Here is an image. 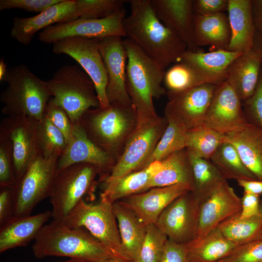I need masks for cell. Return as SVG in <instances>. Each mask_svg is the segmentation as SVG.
I'll return each mask as SVG.
<instances>
[{
    "label": "cell",
    "mask_w": 262,
    "mask_h": 262,
    "mask_svg": "<svg viewBox=\"0 0 262 262\" xmlns=\"http://www.w3.org/2000/svg\"><path fill=\"white\" fill-rule=\"evenodd\" d=\"M193 36L195 45L226 49L230 39L228 16L224 13L201 16L194 14Z\"/></svg>",
    "instance_id": "cell-27"
},
{
    "label": "cell",
    "mask_w": 262,
    "mask_h": 262,
    "mask_svg": "<svg viewBox=\"0 0 262 262\" xmlns=\"http://www.w3.org/2000/svg\"><path fill=\"white\" fill-rule=\"evenodd\" d=\"M52 51L74 59L93 82L101 108L110 105L106 95L108 77L99 50V39L71 37L53 44Z\"/></svg>",
    "instance_id": "cell-11"
},
{
    "label": "cell",
    "mask_w": 262,
    "mask_h": 262,
    "mask_svg": "<svg viewBox=\"0 0 262 262\" xmlns=\"http://www.w3.org/2000/svg\"><path fill=\"white\" fill-rule=\"evenodd\" d=\"M79 18L75 0H62L36 15L14 17L10 35L19 43L28 45L37 32L52 25L68 22Z\"/></svg>",
    "instance_id": "cell-20"
},
{
    "label": "cell",
    "mask_w": 262,
    "mask_h": 262,
    "mask_svg": "<svg viewBox=\"0 0 262 262\" xmlns=\"http://www.w3.org/2000/svg\"><path fill=\"white\" fill-rule=\"evenodd\" d=\"M244 192L260 196L262 194V180H240L237 181Z\"/></svg>",
    "instance_id": "cell-51"
},
{
    "label": "cell",
    "mask_w": 262,
    "mask_h": 262,
    "mask_svg": "<svg viewBox=\"0 0 262 262\" xmlns=\"http://www.w3.org/2000/svg\"><path fill=\"white\" fill-rule=\"evenodd\" d=\"M262 67V61L252 49L241 53L228 68L225 81L235 91L242 103L254 93Z\"/></svg>",
    "instance_id": "cell-24"
},
{
    "label": "cell",
    "mask_w": 262,
    "mask_h": 262,
    "mask_svg": "<svg viewBox=\"0 0 262 262\" xmlns=\"http://www.w3.org/2000/svg\"><path fill=\"white\" fill-rule=\"evenodd\" d=\"M44 116L62 132L67 143L72 135L73 123L65 110L52 98L47 105Z\"/></svg>",
    "instance_id": "cell-44"
},
{
    "label": "cell",
    "mask_w": 262,
    "mask_h": 262,
    "mask_svg": "<svg viewBox=\"0 0 262 262\" xmlns=\"http://www.w3.org/2000/svg\"><path fill=\"white\" fill-rule=\"evenodd\" d=\"M167 240V236L155 224L147 225L146 234L135 262H160Z\"/></svg>",
    "instance_id": "cell-40"
},
{
    "label": "cell",
    "mask_w": 262,
    "mask_h": 262,
    "mask_svg": "<svg viewBox=\"0 0 262 262\" xmlns=\"http://www.w3.org/2000/svg\"><path fill=\"white\" fill-rule=\"evenodd\" d=\"M216 85L206 84L179 92H168L164 113L171 115L187 130L204 123Z\"/></svg>",
    "instance_id": "cell-18"
},
{
    "label": "cell",
    "mask_w": 262,
    "mask_h": 262,
    "mask_svg": "<svg viewBox=\"0 0 262 262\" xmlns=\"http://www.w3.org/2000/svg\"><path fill=\"white\" fill-rule=\"evenodd\" d=\"M124 0H75L79 18L97 19L109 16L124 8Z\"/></svg>",
    "instance_id": "cell-41"
},
{
    "label": "cell",
    "mask_w": 262,
    "mask_h": 262,
    "mask_svg": "<svg viewBox=\"0 0 262 262\" xmlns=\"http://www.w3.org/2000/svg\"><path fill=\"white\" fill-rule=\"evenodd\" d=\"M128 2L131 13L124 20L126 37L165 69L179 62L187 47L161 21L150 0Z\"/></svg>",
    "instance_id": "cell-1"
},
{
    "label": "cell",
    "mask_w": 262,
    "mask_h": 262,
    "mask_svg": "<svg viewBox=\"0 0 262 262\" xmlns=\"http://www.w3.org/2000/svg\"><path fill=\"white\" fill-rule=\"evenodd\" d=\"M160 262H189L186 244L168 239Z\"/></svg>",
    "instance_id": "cell-48"
},
{
    "label": "cell",
    "mask_w": 262,
    "mask_h": 262,
    "mask_svg": "<svg viewBox=\"0 0 262 262\" xmlns=\"http://www.w3.org/2000/svg\"><path fill=\"white\" fill-rule=\"evenodd\" d=\"M99 47L108 77L109 103L132 105L126 88L127 56L123 40L119 36L100 39Z\"/></svg>",
    "instance_id": "cell-17"
},
{
    "label": "cell",
    "mask_w": 262,
    "mask_h": 262,
    "mask_svg": "<svg viewBox=\"0 0 262 262\" xmlns=\"http://www.w3.org/2000/svg\"><path fill=\"white\" fill-rule=\"evenodd\" d=\"M98 262H133L124 261V260H120L116 258H109V259L101 261Z\"/></svg>",
    "instance_id": "cell-55"
},
{
    "label": "cell",
    "mask_w": 262,
    "mask_h": 262,
    "mask_svg": "<svg viewBox=\"0 0 262 262\" xmlns=\"http://www.w3.org/2000/svg\"><path fill=\"white\" fill-rule=\"evenodd\" d=\"M78 122L89 139L116 162L137 125V114L132 105L110 104L88 110Z\"/></svg>",
    "instance_id": "cell-4"
},
{
    "label": "cell",
    "mask_w": 262,
    "mask_h": 262,
    "mask_svg": "<svg viewBox=\"0 0 262 262\" xmlns=\"http://www.w3.org/2000/svg\"><path fill=\"white\" fill-rule=\"evenodd\" d=\"M32 250L38 259L59 256L98 262L116 258L85 229L71 228L54 220L42 228L34 240Z\"/></svg>",
    "instance_id": "cell-2"
},
{
    "label": "cell",
    "mask_w": 262,
    "mask_h": 262,
    "mask_svg": "<svg viewBox=\"0 0 262 262\" xmlns=\"http://www.w3.org/2000/svg\"><path fill=\"white\" fill-rule=\"evenodd\" d=\"M257 240H262V232L261 233L260 235L259 236Z\"/></svg>",
    "instance_id": "cell-57"
},
{
    "label": "cell",
    "mask_w": 262,
    "mask_h": 262,
    "mask_svg": "<svg viewBox=\"0 0 262 262\" xmlns=\"http://www.w3.org/2000/svg\"><path fill=\"white\" fill-rule=\"evenodd\" d=\"M245 166L257 180H262V129L249 123L242 130L226 135Z\"/></svg>",
    "instance_id": "cell-28"
},
{
    "label": "cell",
    "mask_w": 262,
    "mask_h": 262,
    "mask_svg": "<svg viewBox=\"0 0 262 262\" xmlns=\"http://www.w3.org/2000/svg\"><path fill=\"white\" fill-rule=\"evenodd\" d=\"M210 160L226 180H257L245 166L235 147L224 141Z\"/></svg>",
    "instance_id": "cell-37"
},
{
    "label": "cell",
    "mask_w": 262,
    "mask_h": 262,
    "mask_svg": "<svg viewBox=\"0 0 262 262\" xmlns=\"http://www.w3.org/2000/svg\"><path fill=\"white\" fill-rule=\"evenodd\" d=\"M241 53L226 49H216L207 52L187 49L180 62L208 74L226 75L229 65Z\"/></svg>",
    "instance_id": "cell-34"
},
{
    "label": "cell",
    "mask_w": 262,
    "mask_h": 262,
    "mask_svg": "<svg viewBox=\"0 0 262 262\" xmlns=\"http://www.w3.org/2000/svg\"><path fill=\"white\" fill-rule=\"evenodd\" d=\"M186 245L189 262H217L228 257L237 246L217 228L200 240Z\"/></svg>",
    "instance_id": "cell-32"
},
{
    "label": "cell",
    "mask_w": 262,
    "mask_h": 262,
    "mask_svg": "<svg viewBox=\"0 0 262 262\" xmlns=\"http://www.w3.org/2000/svg\"><path fill=\"white\" fill-rule=\"evenodd\" d=\"M123 41L127 56L126 88L137 120L155 117L153 99L166 93L162 86L165 69L130 39Z\"/></svg>",
    "instance_id": "cell-3"
},
{
    "label": "cell",
    "mask_w": 262,
    "mask_h": 262,
    "mask_svg": "<svg viewBox=\"0 0 262 262\" xmlns=\"http://www.w3.org/2000/svg\"><path fill=\"white\" fill-rule=\"evenodd\" d=\"M260 196L244 192L241 197V218H246L258 214L260 211Z\"/></svg>",
    "instance_id": "cell-50"
},
{
    "label": "cell",
    "mask_w": 262,
    "mask_h": 262,
    "mask_svg": "<svg viewBox=\"0 0 262 262\" xmlns=\"http://www.w3.org/2000/svg\"><path fill=\"white\" fill-rule=\"evenodd\" d=\"M46 82L52 99L65 110L73 124L88 110L100 107L93 82L77 65L62 66Z\"/></svg>",
    "instance_id": "cell-6"
},
{
    "label": "cell",
    "mask_w": 262,
    "mask_h": 262,
    "mask_svg": "<svg viewBox=\"0 0 262 262\" xmlns=\"http://www.w3.org/2000/svg\"><path fill=\"white\" fill-rule=\"evenodd\" d=\"M115 163L109 154L96 145L86 135L78 122L73 124L71 138L57 161V171L71 165L87 164L96 166L101 178L107 175Z\"/></svg>",
    "instance_id": "cell-19"
},
{
    "label": "cell",
    "mask_w": 262,
    "mask_h": 262,
    "mask_svg": "<svg viewBox=\"0 0 262 262\" xmlns=\"http://www.w3.org/2000/svg\"><path fill=\"white\" fill-rule=\"evenodd\" d=\"M38 123L29 116L18 115L6 116L0 122V130L12 143L16 180L39 154Z\"/></svg>",
    "instance_id": "cell-13"
},
{
    "label": "cell",
    "mask_w": 262,
    "mask_h": 262,
    "mask_svg": "<svg viewBox=\"0 0 262 262\" xmlns=\"http://www.w3.org/2000/svg\"><path fill=\"white\" fill-rule=\"evenodd\" d=\"M15 201L13 189L0 187V226L14 216Z\"/></svg>",
    "instance_id": "cell-49"
},
{
    "label": "cell",
    "mask_w": 262,
    "mask_h": 262,
    "mask_svg": "<svg viewBox=\"0 0 262 262\" xmlns=\"http://www.w3.org/2000/svg\"><path fill=\"white\" fill-rule=\"evenodd\" d=\"M242 103L247 122L262 129V67L254 93Z\"/></svg>",
    "instance_id": "cell-43"
},
{
    "label": "cell",
    "mask_w": 262,
    "mask_h": 262,
    "mask_svg": "<svg viewBox=\"0 0 262 262\" xmlns=\"http://www.w3.org/2000/svg\"><path fill=\"white\" fill-rule=\"evenodd\" d=\"M16 181L12 143L8 135L0 130V187L13 188Z\"/></svg>",
    "instance_id": "cell-42"
},
{
    "label": "cell",
    "mask_w": 262,
    "mask_h": 262,
    "mask_svg": "<svg viewBox=\"0 0 262 262\" xmlns=\"http://www.w3.org/2000/svg\"><path fill=\"white\" fill-rule=\"evenodd\" d=\"M226 262V258H225V259H223V260H220V261H218V262Z\"/></svg>",
    "instance_id": "cell-58"
},
{
    "label": "cell",
    "mask_w": 262,
    "mask_h": 262,
    "mask_svg": "<svg viewBox=\"0 0 262 262\" xmlns=\"http://www.w3.org/2000/svg\"><path fill=\"white\" fill-rule=\"evenodd\" d=\"M225 138V135L203 123L187 130L186 148L199 158L210 160Z\"/></svg>",
    "instance_id": "cell-38"
},
{
    "label": "cell",
    "mask_w": 262,
    "mask_h": 262,
    "mask_svg": "<svg viewBox=\"0 0 262 262\" xmlns=\"http://www.w3.org/2000/svg\"><path fill=\"white\" fill-rule=\"evenodd\" d=\"M164 116L167 120V127L142 169L153 162L161 161L171 154L186 148L187 129L174 116L167 113H164Z\"/></svg>",
    "instance_id": "cell-35"
},
{
    "label": "cell",
    "mask_w": 262,
    "mask_h": 262,
    "mask_svg": "<svg viewBox=\"0 0 262 262\" xmlns=\"http://www.w3.org/2000/svg\"><path fill=\"white\" fill-rule=\"evenodd\" d=\"M161 166L156 161L147 166L115 179L102 178V192L100 198L112 203L132 195L145 192L153 176Z\"/></svg>",
    "instance_id": "cell-26"
},
{
    "label": "cell",
    "mask_w": 262,
    "mask_h": 262,
    "mask_svg": "<svg viewBox=\"0 0 262 262\" xmlns=\"http://www.w3.org/2000/svg\"><path fill=\"white\" fill-rule=\"evenodd\" d=\"M160 162L161 168L151 179L149 189L179 184H188L193 189L192 171L186 148L171 154Z\"/></svg>",
    "instance_id": "cell-30"
},
{
    "label": "cell",
    "mask_w": 262,
    "mask_h": 262,
    "mask_svg": "<svg viewBox=\"0 0 262 262\" xmlns=\"http://www.w3.org/2000/svg\"><path fill=\"white\" fill-rule=\"evenodd\" d=\"M52 218L51 212L26 216H14L0 226V253L25 246L35 240L46 223Z\"/></svg>",
    "instance_id": "cell-23"
},
{
    "label": "cell",
    "mask_w": 262,
    "mask_h": 262,
    "mask_svg": "<svg viewBox=\"0 0 262 262\" xmlns=\"http://www.w3.org/2000/svg\"></svg>",
    "instance_id": "cell-59"
},
{
    "label": "cell",
    "mask_w": 262,
    "mask_h": 262,
    "mask_svg": "<svg viewBox=\"0 0 262 262\" xmlns=\"http://www.w3.org/2000/svg\"><path fill=\"white\" fill-rule=\"evenodd\" d=\"M113 204L101 198L96 203L83 199L61 222L85 229L116 258L132 262L122 246Z\"/></svg>",
    "instance_id": "cell-7"
},
{
    "label": "cell",
    "mask_w": 262,
    "mask_h": 262,
    "mask_svg": "<svg viewBox=\"0 0 262 262\" xmlns=\"http://www.w3.org/2000/svg\"><path fill=\"white\" fill-rule=\"evenodd\" d=\"M167 125V120L164 116L137 120L135 129L126 141L110 172L101 178L115 179L141 169Z\"/></svg>",
    "instance_id": "cell-8"
},
{
    "label": "cell",
    "mask_w": 262,
    "mask_h": 262,
    "mask_svg": "<svg viewBox=\"0 0 262 262\" xmlns=\"http://www.w3.org/2000/svg\"><path fill=\"white\" fill-rule=\"evenodd\" d=\"M121 241L133 262L138 258L147 232V226L130 209L119 201L113 204Z\"/></svg>",
    "instance_id": "cell-29"
},
{
    "label": "cell",
    "mask_w": 262,
    "mask_h": 262,
    "mask_svg": "<svg viewBox=\"0 0 262 262\" xmlns=\"http://www.w3.org/2000/svg\"><path fill=\"white\" fill-rule=\"evenodd\" d=\"M85 262L84 261L78 260V259H70L69 260L66 261H63V262Z\"/></svg>",
    "instance_id": "cell-56"
},
{
    "label": "cell",
    "mask_w": 262,
    "mask_h": 262,
    "mask_svg": "<svg viewBox=\"0 0 262 262\" xmlns=\"http://www.w3.org/2000/svg\"><path fill=\"white\" fill-rule=\"evenodd\" d=\"M228 0H193L194 14L208 16L224 13L228 10Z\"/></svg>",
    "instance_id": "cell-47"
},
{
    "label": "cell",
    "mask_w": 262,
    "mask_h": 262,
    "mask_svg": "<svg viewBox=\"0 0 262 262\" xmlns=\"http://www.w3.org/2000/svg\"><path fill=\"white\" fill-rule=\"evenodd\" d=\"M125 17L126 10L123 8L105 18H79L49 26L39 32L38 39L45 43L53 44L71 37L98 39L110 36L126 37L124 28Z\"/></svg>",
    "instance_id": "cell-12"
},
{
    "label": "cell",
    "mask_w": 262,
    "mask_h": 262,
    "mask_svg": "<svg viewBox=\"0 0 262 262\" xmlns=\"http://www.w3.org/2000/svg\"><path fill=\"white\" fill-rule=\"evenodd\" d=\"M226 262H262V240L237 246L227 258Z\"/></svg>",
    "instance_id": "cell-45"
},
{
    "label": "cell",
    "mask_w": 262,
    "mask_h": 262,
    "mask_svg": "<svg viewBox=\"0 0 262 262\" xmlns=\"http://www.w3.org/2000/svg\"><path fill=\"white\" fill-rule=\"evenodd\" d=\"M251 10L256 30L262 32V0H251Z\"/></svg>",
    "instance_id": "cell-52"
},
{
    "label": "cell",
    "mask_w": 262,
    "mask_h": 262,
    "mask_svg": "<svg viewBox=\"0 0 262 262\" xmlns=\"http://www.w3.org/2000/svg\"><path fill=\"white\" fill-rule=\"evenodd\" d=\"M3 82L7 83L0 96L3 114L26 115L38 121L44 118L52 97L46 81L21 64L8 69Z\"/></svg>",
    "instance_id": "cell-5"
},
{
    "label": "cell",
    "mask_w": 262,
    "mask_h": 262,
    "mask_svg": "<svg viewBox=\"0 0 262 262\" xmlns=\"http://www.w3.org/2000/svg\"><path fill=\"white\" fill-rule=\"evenodd\" d=\"M240 213L226 220L217 228L237 246L256 240L262 232V201L260 211L255 215L241 218Z\"/></svg>",
    "instance_id": "cell-36"
},
{
    "label": "cell",
    "mask_w": 262,
    "mask_h": 262,
    "mask_svg": "<svg viewBox=\"0 0 262 262\" xmlns=\"http://www.w3.org/2000/svg\"><path fill=\"white\" fill-rule=\"evenodd\" d=\"M38 135L39 154L47 158L58 160L67 145L62 132L44 116L38 121Z\"/></svg>",
    "instance_id": "cell-39"
},
{
    "label": "cell",
    "mask_w": 262,
    "mask_h": 262,
    "mask_svg": "<svg viewBox=\"0 0 262 262\" xmlns=\"http://www.w3.org/2000/svg\"><path fill=\"white\" fill-rule=\"evenodd\" d=\"M253 49L259 55L262 62V32L256 31Z\"/></svg>",
    "instance_id": "cell-53"
},
{
    "label": "cell",
    "mask_w": 262,
    "mask_h": 262,
    "mask_svg": "<svg viewBox=\"0 0 262 262\" xmlns=\"http://www.w3.org/2000/svg\"><path fill=\"white\" fill-rule=\"evenodd\" d=\"M187 152L193 174V187L191 192L200 202L227 180L210 160L199 158Z\"/></svg>",
    "instance_id": "cell-33"
},
{
    "label": "cell",
    "mask_w": 262,
    "mask_h": 262,
    "mask_svg": "<svg viewBox=\"0 0 262 262\" xmlns=\"http://www.w3.org/2000/svg\"><path fill=\"white\" fill-rule=\"evenodd\" d=\"M192 187L179 184L163 187H155L118 201L132 211L146 225L155 224L163 211L178 197Z\"/></svg>",
    "instance_id": "cell-21"
},
{
    "label": "cell",
    "mask_w": 262,
    "mask_h": 262,
    "mask_svg": "<svg viewBox=\"0 0 262 262\" xmlns=\"http://www.w3.org/2000/svg\"><path fill=\"white\" fill-rule=\"evenodd\" d=\"M204 123L225 135L242 130L248 123L241 100L226 81L216 85Z\"/></svg>",
    "instance_id": "cell-15"
},
{
    "label": "cell",
    "mask_w": 262,
    "mask_h": 262,
    "mask_svg": "<svg viewBox=\"0 0 262 262\" xmlns=\"http://www.w3.org/2000/svg\"><path fill=\"white\" fill-rule=\"evenodd\" d=\"M99 170L87 164L71 165L57 174L49 196L52 220L65 219L84 196L92 192Z\"/></svg>",
    "instance_id": "cell-9"
},
{
    "label": "cell",
    "mask_w": 262,
    "mask_h": 262,
    "mask_svg": "<svg viewBox=\"0 0 262 262\" xmlns=\"http://www.w3.org/2000/svg\"><path fill=\"white\" fill-rule=\"evenodd\" d=\"M199 205V201L191 191L185 193L163 211L155 225L168 239L188 244L196 235Z\"/></svg>",
    "instance_id": "cell-14"
},
{
    "label": "cell",
    "mask_w": 262,
    "mask_h": 262,
    "mask_svg": "<svg viewBox=\"0 0 262 262\" xmlns=\"http://www.w3.org/2000/svg\"><path fill=\"white\" fill-rule=\"evenodd\" d=\"M8 69L7 66L4 60L1 58L0 60V81L3 82V80L6 75Z\"/></svg>",
    "instance_id": "cell-54"
},
{
    "label": "cell",
    "mask_w": 262,
    "mask_h": 262,
    "mask_svg": "<svg viewBox=\"0 0 262 262\" xmlns=\"http://www.w3.org/2000/svg\"><path fill=\"white\" fill-rule=\"evenodd\" d=\"M230 39L227 50L244 52L252 49L256 33L251 0H228Z\"/></svg>",
    "instance_id": "cell-25"
},
{
    "label": "cell",
    "mask_w": 262,
    "mask_h": 262,
    "mask_svg": "<svg viewBox=\"0 0 262 262\" xmlns=\"http://www.w3.org/2000/svg\"><path fill=\"white\" fill-rule=\"evenodd\" d=\"M161 21L186 45L187 49L197 50L193 36V0H150Z\"/></svg>",
    "instance_id": "cell-22"
},
{
    "label": "cell",
    "mask_w": 262,
    "mask_h": 262,
    "mask_svg": "<svg viewBox=\"0 0 262 262\" xmlns=\"http://www.w3.org/2000/svg\"><path fill=\"white\" fill-rule=\"evenodd\" d=\"M241 210V198L227 180L224 181L199 202L197 229L192 241L200 240L226 220L240 213Z\"/></svg>",
    "instance_id": "cell-16"
},
{
    "label": "cell",
    "mask_w": 262,
    "mask_h": 262,
    "mask_svg": "<svg viewBox=\"0 0 262 262\" xmlns=\"http://www.w3.org/2000/svg\"><path fill=\"white\" fill-rule=\"evenodd\" d=\"M226 75H213L179 62L165 71L164 82L168 92H179L206 84H218Z\"/></svg>",
    "instance_id": "cell-31"
},
{
    "label": "cell",
    "mask_w": 262,
    "mask_h": 262,
    "mask_svg": "<svg viewBox=\"0 0 262 262\" xmlns=\"http://www.w3.org/2000/svg\"><path fill=\"white\" fill-rule=\"evenodd\" d=\"M62 0H0V11L12 9L41 13Z\"/></svg>",
    "instance_id": "cell-46"
},
{
    "label": "cell",
    "mask_w": 262,
    "mask_h": 262,
    "mask_svg": "<svg viewBox=\"0 0 262 262\" xmlns=\"http://www.w3.org/2000/svg\"><path fill=\"white\" fill-rule=\"evenodd\" d=\"M57 159L39 154L12 188L14 215H31L40 202L49 197L57 174Z\"/></svg>",
    "instance_id": "cell-10"
}]
</instances>
